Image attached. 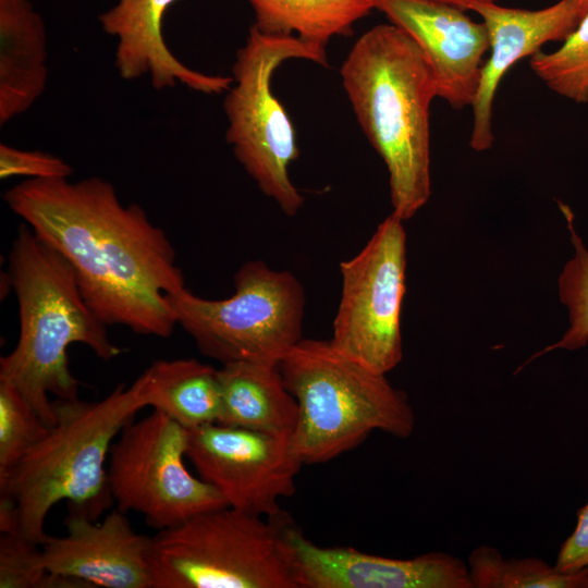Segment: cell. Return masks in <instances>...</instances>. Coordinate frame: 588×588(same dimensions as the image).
<instances>
[{
	"label": "cell",
	"instance_id": "obj_21",
	"mask_svg": "<svg viewBox=\"0 0 588 588\" xmlns=\"http://www.w3.org/2000/svg\"><path fill=\"white\" fill-rule=\"evenodd\" d=\"M474 588H588V568L563 573L539 558H504L480 546L468 555Z\"/></svg>",
	"mask_w": 588,
	"mask_h": 588
},
{
	"label": "cell",
	"instance_id": "obj_24",
	"mask_svg": "<svg viewBox=\"0 0 588 588\" xmlns=\"http://www.w3.org/2000/svg\"><path fill=\"white\" fill-rule=\"evenodd\" d=\"M50 428L14 387L0 381V481Z\"/></svg>",
	"mask_w": 588,
	"mask_h": 588
},
{
	"label": "cell",
	"instance_id": "obj_27",
	"mask_svg": "<svg viewBox=\"0 0 588 588\" xmlns=\"http://www.w3.org/2000/svg\"><path fill=\"white\" fill-rule=\"evenodd\" d=\"M554 566L563 573L588 568V502L579 509L576 527L562 543Z\"/></svg>",
	"mask_w": 588,
	"mask_h": 588
},
{
	"label": "cell",
	"instance_id": "obj_12",
	"mask_svg": "<svg viewBox=\"0 0 588 588\" xmlns=\"http://www.w3.org/2000/svg\"><path fill=\"white\" fill-rule=\"evenodd\" d=\"M283 537L297 588H474L467 563L445 552L393 559L321 547L289 515Z\"/></svg>",
	"mask_w": 588,
	"mask_h": 588
},
{
	"label": "cell",
	"instance_id": "obj_23",
	"mask_svg": "<svg viewBox=\"0 0 588 588\" xmlns=\"http://www.w3.org/2000/svg\"><path fill=\"white\" fill-rule=\"evenodd\" d=\"M561 208L575 249L574 257L567 261L559 277V294L561 302L568 307L571 326L559 342L547 346L529 362L552 350L575 351L585 347L588 342V249L575 231L573 213L566 206L562 205Z\"/></svg>",
	"mask_w": 588,
	"mask_h": 588
},
{
	"label": "cell",
	"instance_id": "obj_16",
	"mask_svg": "<svg viewBox=\"0 0 588 588\" xmlns=\"http://www.w3.org/2000/svg\"><path fill=\"white\" fill-rule=\"evenodd\" d=\"M177 0H118L99 16L101 28L118 39L114 66L123 79L148 75L156 90L182 84L207 95L228 91L232 76L193 70L169 49L162 33L166 11Z\"/></svg>",
	"mask_w": 588,
	"mask_h": 588
},
{
	"label": "cell",
	"instance_id": "obj_29",
	"mask_svg": "<svg viewBox=\"0 0 588 588\" xmlns=\"http://www.w3.org/2000/svg\"><path fill=\"white\" fill-rule=\"evenodd\" d=\"M588 8V0H580Z\"/></svg>",
	"mask_w": 588,
	"mask_h": 588
},
{
	"label": "cell",
	"instance_id": "obj_7",
	"mask_svg": "<svg viewBox=\"0 0 588 588\" xmlns=\"http://www.w3.org/2000/svg\"><path fill=\"white\" fill-rule=\"evenodd\" d=\"M289 59L329 65L324 47L297 36L266 35L252 25L236 51L223 110L234 157L258 188L293 217L304 204L289 175L299 150L293 123L271 89L273 72Z\"/></svg>",
	"mask_w": 588,
	"mask_h": 588
},
{
	"label": "cell",
	"instance_id": "obj_4",
	"mask_svg": "<svg viewBox=\"0 0 588 588\" xmlns=\"http://www.w3.org/2000/svg\"><path fill=\"white\" fill-rule=\"evenodd\" d=\"M52 405L54 425L0 481V494L16 504L21 534L38 544L48 536V514L62 501L68 515L94 522L109 511L114 503L107 471L111 445L148 406L139 377L97 402L56 399Z\"/></svg>",
	"mask_w": 588,
	"mask_h": 588
},
{
	"label": "cell",
	"instance_id": "obj_28",
	"mask_svg": "<svg viewBox=\"0 0 588 588\" xmlns=\"http://www.w3.org/2000/svg\"><path fill=\"white\" fill-rule=\"evenodd\" d=\"M437 1L457 7L465 11L467 10L470 11L471 8L477 4L494 3V2H498L499 0H437Z\"/></svg>",
	"mask_w": 588,
	"mask_h": 588
},
{
	"label": "cell",
	"instance_id": "obj_25",
	"mask_svg": "<svg viewBox=\"0 0 588 588\" xmlns=\"http://www.w3.org/2000/svg\"><path fill=\"white\" fill-rule=\"evenodd\" d=\"M0 588H87L83 583L47 571L41 547L20 531L1 534Z\"/></svg>",
	"mask_w": 588,
	"mask_h": 588
},
{
	"label": "cell",
	"instance_id": "obj_10",
	"mask_svg": "<svg viewBox=\"0 0 588 588\" xmlns=\"http://www.w3.org/2000/svg\"><path fill=\"white\" fill-rule=\"evenodd\" d=\"M402 222L391 213L358 254L340 264L341 298L329 340L345 356L384 375L403 355L406 235Z\"/></svg>",
	"mask_w": 588,
	"mask_h": 588
},
{
	"label": "cell",
	"instance_id": "obj_9",
	"mask_svg": "<svg viewBox=\"0 0 588 588\" xmlns=\"http://www.w3.org/2000/svg\"><path fill=\"white\" fill-rule=\"evenodd\" d=\"M188 430L154 409L131 420L113 441L107 465L118 510L136 512L159 530L226 506L221 494L185 466Z\"/></svg>",
	"mask_w": 588,
	"mask_h": 588
},
{
	"label": "cell",
	"instance_id": "obj_8",
	"mask_svg": "<svg viewBox=\"0 0 588 588\" xmlns=\"http://www.w3.org/2000/svg\"><path fill=\"white\" fill-rule=\"evenodd\" d=\"M235 292L208 299L187 287L170 296L180 326L199 352L222 365L280 363L303 338L305 292L290 271L262 260L244 262L234 274Z\"/></svg>",
	"mask_w": 588,
	"mask_h": 588
},
{
	"label": "cell",
	"instance_id": "obj_11",
	"mask_svg": "<svg viewBox=\"0 0 588 588\" xmlns=\"http://www.w3.org/2000/svg\"><path fill=\"white\" fill-rule=\"evenodd\" d=\"M188 430L186 457L228 506L275 517L279 501L295 492L304 465L293 432H261L218 422Z\"/></svg>",
	"mask_w": 588,
	"mask_h": 588
},
{
	"label": "cell",
	"instance_id": "obj_15",
	"mask_svg": "<svg viewBox=\"0 0 588 588\" xmlns=\"http://www.w3.org/2000/svg\"><path fill=\"white\" fill-rule=\"evenodd\" d=\"M470 11L485 23L490 57L482 66L479 88L471 106L473 130L469 146L477 151L491 148L492 110L495 93L506 72L520 59L531 57L549 41L564 40L588 13L580 0H560L540 10L477 4Z\"/></svg>",
	"mask_w": 588,
	"mask_h": 588
},
{
	"label": "cell",
	"instance_id": "obj_5",
	"mask_svg": "<svg viewBox=\"0 0 588 588\" xmlns=\"http://www.w3.org/2000/svg\"><path fill=\"white\" fill-rule=\"evenodd\" d=\"M279 367L297 402L293 439L304 464L328 462L373 430L401 439L414 431L415 415L405 393L330 341L302 339Z\"/></svg>",
	"mask_w": 588,
	"mask_h": 588
},
{
	"label": "cell",
	"instance_id": "obj_18",
	"mask_svg": "<svg viewBox=\"0 0 588 588\" xmlns=\"http://www.w3.org/2000/svg\"><path fill=\"white\" fill-rule=\"evenodd\" d=\"M221 412L218 424L261 432H293L295 397L284 384L279 363L233 362L218 369Z\"/></svg>",
	"mask_w": 588,
	"mask_h": 588
},
{
	"label": "cell",
	"instance_id": "obj_2",
	"mask_svg": "<svg viewBox=\"0 0 588 588\" xmlns=\"http://www.w3.org/2000/svg\"><path fill=\"white\" fill-rule=\"evenodd\" d=\"M8 280L19 306L14 350L0 358V381L14 387L42 420L56 422L52 401L78 399L69 366L74 343L111 360L123 353L84 299L68 260L22 223L9 252Z\"/></svg>",
	"mask_w": 588,
	"mask_h": 588
},
{
	"label": "cell",
	"instance_id": "obj_13",
	"mask_svg": "<svg viewBox=\"0 0 588 588\" xmlns=\"http://www.w3.org/2000/svg\"><path fill=\"white\" fill-rule=\"evenodd\" d=\"M375 5L417 44L432 71L437 97L455 110L471 107L490 50L485 23L437 0H375Z\"/></svg>",
	"mask_w": 588,
	"mask_h": 588
},
{
	"label": "cell",
	"instance_id": "obj_14",
	"mask_svg": "<svg viewBox=\"0 0 588 588\" xmlns=\"http://www.w3.org/2000/svg\"><path fill=\"white\" fill-rule=\"evenodd\" d=\"M64 536H47L42 562L53 575L87 588H151L150 537L138 534L126 513L109 512L101 522L70 516Z\"/></svg>",
	"mask_w": 588,
	"mask_h": 588
},
{
	"label": "cell",
	"instance_id": "obj_26",
	"mask_svg": "<svg viewBox=\"0 0 588 588\" xmlns=\"http://www.w3.org/2000/svg\"><path fill=\"white\" fill-rule=\"evenodd\" d=\"M74 173L73 167L64 159L41 150H25L0 144V177L14 176L30 179H69Z\"/></svg>",
	"mask_w": 588,
	"mask_h": 588
},
{
	"label": "cell",
	"instance_id": "obj_17",
	"mask_svg": "<svg viewBox=\"0 0 588 588\" xmlns=\"http://www.w3.org/2000/svg\"><path fill=\"white\" fill-rule=\"evenodd\" d=\"M47 36L29 0H0V125L25 113L48 82Z\"/></svg>",
	"mask_w": 588,
	"mask_h": 588
},
{
	"label": "cell",
	"instance_id": "obj_3",
	"mask_svg": "<svg viewBox=\"0 0 588 588\" xmlns=\"http://www.w3.org/2000/svg\"><path fill=\"white\" fill-rule=\"evenodd\" d=\"M341 78L360 128L387 166L392 213L407 220L431 193L429 111L437 87L430 65L406 33L383 23L355 41Z\"/></svg>",
	"mask_w": 588,
	"mask_h": 588
},
{
	"label": "cell",
	"instance_id": "obj_19",
	"mask_svg": "<svg viewBox=\"0 0 588 588\" xmlns=\"http://www.w3.org/2000/svg\"><path fill=\"white\" fill-rule=\"evenodd\" d=\"M139 378L147 405L186 429L218 422L221 387L217 368L194 358L160 359Z\"/></svg>",
	"mask_w": 588,
	"mask_h": 588
},
{
	"label": "cell",
	"instance_id": "obj_1",
	"mask_svg": "<svg viewBox=\"0 0 588 588\" xmlns=\"http://www.w3.org/2000/svg\"><path fill=\"white\" fill-rule=\"evenodd\" d=\"M3 200L73 268L82 295L107 326L169 338L170 296L186 287L166 232L137 204L124 205L98 176L27 179Z\"/></svg>",
	"mask_w": 588,
	"mask_h": 588
},
{
	"label": "cell",
	"instance_id": "obj_22",
	"mask_svg": "<svg viewBox=\"0 0 588 588\" xmlns=\"http://www.w3.org/2000/svg\"><path fill=\"white\" fill-rule=\"evenodd\" d=\"M529 66L555 94L576 103L588 102V13L559 49L529 57Z\"/></svg>",
	"mask_w": 588,
	"mask_h": 588
},
{
	"label": "cell",
	"instance_id": "obj_20",
	"mask_svg": "<svg viewBox=\"0 0 588 588\" xmlns=\"http://www.w3.org/2000/svg\"><path fill=\"white\" fill-rule=\"evenodd\" d=\"M254 26L266 35L297 36L327 48L333 37L350 36L354 25L376 10L375 0H246Z\"/></svg>",
	"mask_w": 588,
	"mask_h": 588
},
{
	"label": "cell",
	"instance_id": "obj_6",
	"mask_svg": "<svg viewBox=\"0 0 588 588\" xmlns=\"http://www.w3.org/2000/svg\"><path fill=\"white\" fill-rule=\"evenodd\" d=\"M222 506L150 537L151 588H297L283 524Z\"/></svg>",
	"mask_w": 588,
	"mask_h": 588
}]
</instances>
